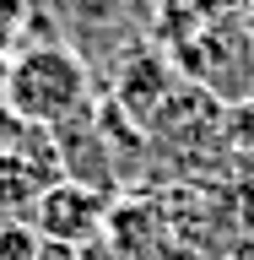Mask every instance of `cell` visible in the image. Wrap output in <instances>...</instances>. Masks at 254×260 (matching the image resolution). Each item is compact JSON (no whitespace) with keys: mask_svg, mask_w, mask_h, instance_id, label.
Returning a JSON list of instances; mask_svg holds the SVG:
<instances>
[{"mask_svg":"<svg viewBox=\"0 0 254 260\" xmlns=\"http://www.w3.org/2000/svg\"><path fill=\"white\" fill-rule=\"evenodd\" d=\"M6 109L27 125L60 130L70 119L92 109V76H87V60L65 44H27L6 65Z\"/></svg>","mask_w":254,"mask_h":260,"instance_id":"1","label":"cell"},{"mask_svg":"<svg viewBox=\"0 0 254 260\" xmlns=\"http://www.w3.org/2000/svg\"><path fill=\"white\" fill-rule=\"evenodd\" d=\"M27 222H32V233H38L44 244L81 249V244H92L97 233H103V222H108V201H103V190L81 184V179H54V184L38 190Z\"/></svg>","mask_w":254,"mask_h":260,"instance_id":"2","label":"cell"},{"mask_svg":"<svg viewBox=\"0 0 254 260\" xmlns=\"http://www.w3.org/2000/svg\"><path fill=\"white\" fill-rule=\"evenodd\" d=\"M54 179H60V174L38 168L32 152H22V146H0V211H6V217H27L32 201H38V190L54 184Z\"/></svg>","mask_w":254,"mask_h":260,"instance_id":"3","label":"cell"},{"mask_svg":"<svg viewBox=\"0 0 254 260\" xmlns=\"http://www.w3.org/2000/svg\"><path fill=\"white\" fill-rule=\"evenodd\" d=\"M0 260H44V239L32 233L27 217H11L0 228Z\"/></svg>","mask_w":254,"mask_h":260,"instance_id":"4","label":"cell"},{"mask_svg":"<svg viewBox=\"0 0 254 260\" xmlns=\"http://www.w3.org/2000/svg\"><path fill=\"white\" fill-rule=\"evenodd\" d=\"M32 22V0H0V49H11Z\"/></svg>","mask_w":254,"mask_h":260,"instance_id":"5","label":"cell"},{"mask_svg":"<svg viewBox=\"0 0 254 260\" xmlns=\"http://www.w3.org/2000/svg\"><path fill=\"white\" fill-rule=\"evenodd\" d=\"M249 44H254V11H249Z\"/></svg>","mask_w":254,"mask_h":260,"instance_id":"6","label":"cell"}]
</instances>
